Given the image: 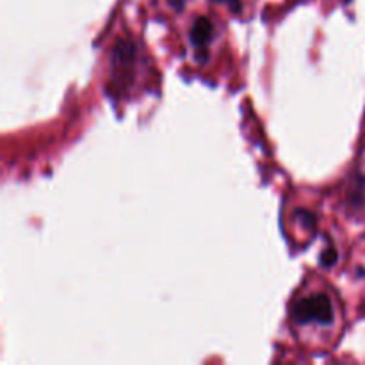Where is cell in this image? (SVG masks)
<instances>
[{
    "label": "cell",
    "instance_id": "6da1fadb",
    "mask_svg": "<svg viewBox=\"0 0 365 365\" xmlns=\"http://www.w3.org/2000/svg\"><path fill=\"white\" fill-rule=\"evenodd\" d=\"M287 323L305 351H331L344 331V310L337 289L321 274H307L289 299Z\"/></svg>",
    "mask_w": 365,
    "mask_h": 365
},
{
    "label": "cell",
    "instance_id": "7a4b0ae2",
    "mask_svg": "<svg viewBox=\"0 0 365 365\" xmlns=\"http://www.w3.org/2000/svg\"><path fill=\"white\" fill-rule=\"evenodd\" d=\"M103 81L116 100L139 98L155 82V64L138 31L116 27L103 43Z\"/></svg>",
    "mask_w": 365,
    "mask_h": 365
},
{
    "label": "cell",
    "instance_id": "3957f363",
    "mask_svg": "<svg viewBox=\"0 0 365 365\" xmlns=\"http://www.w3.org/2000/svg\"><path fill=\"white\" fill-rule=\"evenodd\" d=\"M178 25L187 66L203 75L214 73L223 64L228 46L227 25L221 14L196 7Z\"/></svg>",
    "mask_w": 365,
    "mask_h": 365
},
{
    "label": "cell",
    "instance_id": "277c9868",
    "mask_svg": "<svg viewBox=\"0 0 365 365\" xmlns=\"http://www.w3.org/2000/svg\"><path fill=\"white\" fill-rule=\"evenodd\" d=\"M282 228L292 248H307L321 230V205L314 195H289L282 210Z\"/></svg>",
    "mask_w": 365,
    "mask_h": 365
},
{
    "label": "cell",
    "instance_id": "5b68a950",
    "mask_svg": "<svg viewBox=\"0 0 365 365\" xmlns=\"http://www.w3.org/2000/svg\"><path fill=\"white\" fill-rule=\"evenodd\" d=\"M341 198L342 207L348 214L355 216L365 210V175L355 173L351 178H348Z\"/></svg>",
    "mask_w": 365,
    "mask_h": 365
},
{
    "label": "cell",
    "instance_id": "8992f818",
    "mask_svg": "<svg viewBox=\"0 0 365 365\" xmlns=\"http://www.w3.org/2000/svg\"><path fill=\"white\" fill-rule=\"evenodd\" d=\"M157 13L171 24H180L192 9H196V0H153Z\"/></svg>",
    "mask_w": 365,
    "mask_h": 365
},
{
    "label": "cell",
    "instance_id": "52a82bcc",
    "mask_svg": "<svg viewBox=\"0 0 365 365\" xmlns=\"http://www.w3.org/2000/svg\"><path fill=\"white\" fill-rule=\"evenodd\" d=\"M209 2L220 14L239 18V20L250 18L255 9V0H209Z\"/></svg>",
    "mask_w": 365,
    "mask_h": 365
}]
</instances>
